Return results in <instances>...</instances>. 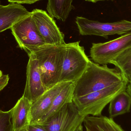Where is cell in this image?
<instances>
[{"label":"cell","instance_id":"6da1fadb","mask_svg":"<svg viewBox=\"0 0 131 131\" xmlns=\"http://www.w3.org/2000/svg\"><path fill=\"white\" fill-rule=\"evenodd\" d=\"M124 80L116 68H111L107 64L101 66L90 60L82 75L74 83L73 98L102 90Z\"/></svg>","mask_w":131,"mask_h":131},{"label":"cell","instance_id":"7a4b0ae2","mask_svg":"<svg viewBox=\"0 0 131 131\" xmlns=\"http://www.w3.org/2000/svg\"><path fill=\"white\" fill-rule=\"evenodd\" d=\"M47 45L33 53L47 90L59 83L65 53V46Z\"/></svg>","mask_w":131,"mask_h":131},{"label":"cell","instance_id":"3957f363","mask_svg":"<svg viewBox=\"0 0 131 131\" xmlns=\"http://www.w3.org/2000/svg\"><path fill=\"white\" fill-rule=\"evenodd\" d=\"M128 83L124 80L102 90L73 98L72 102L83 116H101L105 107L120 92L127 90Z\"/></svg>","mask_w":131,"mask_h":131},{"label":"cell","instance_id":"277c9868","mask_svg":"<svg viewBox=\"0 0 131 131\" xmlns=\"http://www.w3.org/2000/svg\"><path fill=\"white\" fill-rule=\"evenodd\" d=\"M90 59L80 41L66 43L65 53L59 83H75L87 68Z\"/></svg>","mask_w":131,"mask_h":131},{"label":"cell","instance_id":"5b68a950","mask_svg":"<svg viewBox=\"0 0 131 131\" xmlns=\"http://www.w3.org/2000/svg\"><path fill=\"white\" fill-rule=\"evenodd\" d=\"M10 30L18 47L28 55L47 45L38 31L31 12L15 23Z\"/></svg>","mask_w":131,"mask_h":131},{"label":"cell","instance_id":"8992f818","mask_svg":"<svg viewBox=\"0 0 131 131\" xmlns=\"http://www.w3.org/2000/svg\"><path fill=\"white\" fill-rule=\"evenodd\" d=\"M75 22L79 34L82 36L94 35L108 39L110 35H122L131 31V21L126 20L102 23L78 16Z\"/></svg>","mask_w":131,"mask_h":131},{"label":"cell","instance_id":"52a82bcc","mask_svg":"<svg viewBox=\"0 0 131 131\" xmlns=\"http://www.w3.org/2000/svg\"><path fill=\"white\" fill-rule=\"evenodd\" d=\"M131 47V31L107 42L92 43L90 49V57L96 63L107 64Z\"/></svg>","mask_w":131,"mask_h":131},{"label":"cell","instance_id":"ba28073f","mask_svg":"<svg viewBox=\"0 0 131 131\" xmlns=\"http://www.w3.org/2000/svg\"><path fill=\"white\" fill-rule=\"evenodd\" d=\"M85 117L79 113L72 102L65 105L40 125L47 131H75L82 125Z\"/></svg>","mask_w":131,"mask_h":131},{"label":"cell","instance_id":"9c48e42d","mask_svg":"<svg viewBox=\"0 0 131 131\" xmlns=\"http://www.w3.org/2000/svg\"><path fill=\"white\" fill-rule=\"evenodd\" d=\"M39 33L47 45H64V34L57 25L54 18L46 11L34 9L31 12Z\"/></svg>","mask_w":131,"mask_h":131},{"label":"cell","instance_id":"30bf717a","mask_svg":"<svg viewBox=\"0 0 131 131\" xmlns=\"http://www.w3.org/2000/svg\"><path fill=\"white\" fill-rule=\"evenodd\" d=\"M26 82L22 96L31 103L39 98L46 91L39 69L38 61L34 53L28 54Z\"/></svg>","mask_w":131,"mask_h":131},{"label":"cell","instance_id":"8fae6325","mask_svg":"<svg viewBox=\"0 0 131 131\" xmlns=\"http://www.w3.org/2000/svg\"><path fill=\"white\" fill-rule=\"evenodd\" d=\"M68 82L58 83L53 88L47 90L39 98L31 104L30 124L36 123L45 114L51 106L55 98Z\"/></svg>","mask_w":131,"mask_h":131},{"label":"cell","instance_id":"7c38bea8","mask_svg":"<svg viewBox=\"0 0 131 131\" xmlns=\"http://www.w3.org/2000/svg\"><path fill=\"white\" fill-rule=\"evenodd\" d=\"M31 14L24 6L17 3L0 5V33L10 29L15 23Z\"/></svg>","mask_w":131,"mask_h":131},{"label":"cell","instance_id":"4fadbf2b","mask_svg":"<svg viewBox=\"0 0 131 131\" xmlns=\"http://www.w3.org/2000/svg\"><path fill=\"white\" fill-rule=\"evenodd\" d=\"M31 104L27 99L22 96L12 108L14 131H20L29 125Z\"/></svg>","mask_w":131,"mask_h":131},{"label":"cell","instance_id":"5bb4252c","mask_svg":"<svg viewBox=\"0 0 131 131\" xmlns=\"http://www.w3.org/2000/svg\"><path fill=\"white\" fill-rule=\"evenodd\" d=\"M74 88V83L68 82L60 94L55 98L48 111L37 122L34 124H41L44 123L65 105L72 102Z\"/></svg>","mask_w":131,"mask_h":131},{"label":"cell","instance_id":"9a60e30c","mask_svg":"<svg viewBox=\"0 0 131 131\" xmlns=\"http://www.w3.org/2000/svg\"><path fill=\"white\" fill-rule=\"evenodd\" d=\"M85 131H125L113 118L106 116H86L83 121Z\"/></svg>","mask_w":131,"mask_h":131},{"label":"cell","instance_id":"2e32d148","mask_svg":"<svg viewBox=\"0 0 131 131\" xmlns=\"http://www.w3.org/2000/svg\"><path fill=\"white\" fill-rule=\"evenodd\" d=\"M131 96L127 90L118 94L109 103V117L114 118L130 111Z\"/></svg>","mask_w":131,"mask_h":131},{"label":"cell","instance_id":"e0dca14e","mask_svg":"<svg viewBox=\"0 0 131 131\" xmlns=\"http://www.w3.org/2000/svg\"><path fill=\"white\" fill-rule=\"evenodd\" d=\"M73 0H48L47 10L48 14L53 18L66 21L74 7Z\"/></svg>","mask_w":131,"mask_h":131},{"label":"cell","instance_id":"ac0fdd59","mask_svg":"<svg viewBox=\"0 0 131 131\" xmlns=\"http://www.w3.org/2000/svg\"><path fill=\"white\" fill-rule=\"evenodd\" d=\"M121 72L128 83L131 82V47L122 52L111 63Z\"/></svg>","mask_w":131,"mask_h":131},{"label":"cell","instance_id":"d6986e66","mask_svg":"<svg viewBox=\"0 0 131 131\" xmlns=\"http://www.w3.org/2000/svg\"><path fill=\"white\" fill-rule=\"evenodd\" d=\"M12 114V109L7 111L0 109V131H14Z\"/></svg>","mask_w":131,"mask_h":131},{"label":"cell","instance_id":"ffe728a7","mask_svg":"<svg viewBox=\"0 0 131 131\" xmlns=\"http://www.w3.org/2000/svg\"><path fill=\"white\" fill-rule=\"evenodd\" d=\"M27 128L28 131H47L41 125L37 124H30Z\"/></svg>","mask_w":131,"mask_h":131},{"label":"cell","instance_id":"44dd1931","mask_svg":"<svg viewBox=\"0 0 131 131\" xmlns=\"http://www.w3.org/2000/svg\"><path fill=\"white\" fill-rule=\"evenodd\" d=\"M8 75H3L0 78V92L7 85L9 80Z\"/></svg>","mask_w":131,"mask_h":131},{"label":"cell","instance_id":"7402d4cb","mask_svg":"<svg viewBox=\"0 0 131 131\" xmlns=\"http://www.w3.org/2000/svg\"><path fill=\"white\" fill-rule=\"evenodd\" d=\"M41 0H8L10 3H17L19 4H31Z\"/></svg>","mask_w":131,"mask_h":131},{"label":"cell","instance_id":"603a6c76","mask_svg":"<svg viewBox=\"0 0 131 131\" xmlns=\"http://www.w3.org/2000/svg\"><path fill=\"white\" fill-rule=\"evenodd\" d=\"M127 91L131 96V82L128 84Z\"/></svg>","mask_w":131,"mask_h":131},{"label":"cell","instance_id":"cb8c5ba5","mask_svg":"<svg viewBox=\"0 0 131 131\" xmlns=\"http://www.w3.org/2000/svg\"><path fill=\"white\" fill-rule=\"evenodd\" d=\"M85 1L88 2H92V3H95L98 2L99 1H113L114 0H85Z\"/></svg>","mask_w":131,"mask_h":131},{"label":"cell","instance_id":"d4e9b609","mask_svg":"<svg viewBox=\"0 0 131 131\" xmlns=\"http://www.w3.org/2000/svg\"><path fill=\"white\" fill-rule=\"evenodd\" d=\"M75 131H83V127L82 125H81Z\"/></svg>","mask_w":131,"mask_h":131},{"label":"cell","instance_id":"484cf974","mask_svg":"<svg viewBox=\"0 0 131 131\" xmlns=\"http://www.w3.org/2000/svg\"><path fill=\"white\" fill-rule=\"evenodd\" d=\"M20 131H28V130H27V127L25 128H24V129H22V130H21Z\"/></svg>","mask_w":131,"mask_h":131},{"label":"cell","instance_id":"4316f807","mask_svg":"<svg viewBox=\"0 0 131 131\" xmlns=\"http://www.w3.org/2000/svg\"><path fill=\"white\" fill-rule=\"evenodd\" d=\"M3 75V73H2V71L1 70H0V78L2 77V75Z\"/></svg>","mask_w":131,"mask_h":131},{"label":"cell","instance_id":"83f0119b","mask_svg":"<svg viewBox=\"0 0 131 131\" xmlns=\"http://www.w3.org/2000/svg\"><path fill=\"white\" fill-rule=\"evenodd\" d=\"M0 5H1V3H0Z\"/></svg>","mask_w":131,"mask_h":131}]
</instances>
